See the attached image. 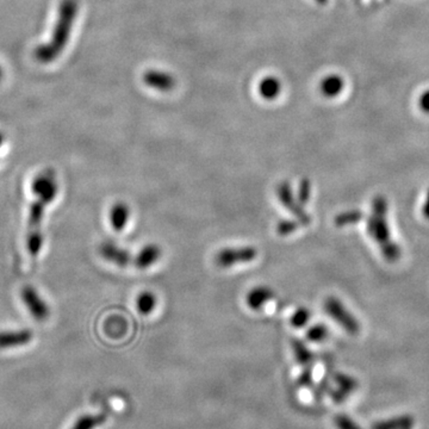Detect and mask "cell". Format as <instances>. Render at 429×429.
Wrapping results in <instances>:
<instances>
[{
	"label": "cell",
	"mask_w": 429,
	"mask_h": 429,
	"mask_svg": "<svg viewBox=\"0 0 429 429\" xmlns=\"http://www.w3.org/2000/svg\"><path fill=\"white\" fill-rule=\"evenodd\" d=\"M79 10L80 6L78 0H61L49 41L35 48L34 58L36 61L41 65H49L61 56L71 41Z\"/></svg>",
	"instance_id": "cell-1"
},
{
	"label": "cell",
	"mask_w": 429,
	"mask_h": 429,
	"mask_svg": "<svg viewBox=\"0 0 429 429\" xmlns=\"http://www.w3.org/2000/svg\"><path fill=\"white\" fill-rule=\"evenodd\" d=\"M366 229L370 238L380 247L385 260L389 262L399 260L402 252L391 235L387 221V200L384 195H375L372 200L371 214L368 216Z\"/></svg>",
	"instance_id": "cell-2"
},
{
	"label": "cell",
	"mask_w": 429,
	"mask_h": 429,
	"mask_svg": "<svg viewBox=\"0 0 429 429\" xmlns=\"http://www.w3.org/2000/svg\"><path fill=\"white\" fill-rule=\"evenodd\" d=\"M59 192H49L36 197L29 210L28 221L27 248L31 257H37L43 247L42 223L44 210L53 203Z\"/></svg>",
	"instance_id": "cell-3"
},
{
	"label": "cell",
	"mask_w": 429,
	"mask_h": 429,
	"mask_svg": "<svg viewBox=\"0 0 429 429\" xmlns=\"http://www.w3.org/2000/svg\"><path fill=\"white\" fill-rule=\"evenodd\" d=\"M323 309L327 315L349 335H358L361 332V323L358 318L346 308L340 299L330 296L323 303Z\"/></svg>",
	"instance_id": "cell-4"
},
{
	"label": "cell",
	"mask_w": 429,
	"mask_h": 429,
	"mask_svg": "<svg viewBox=\"0 0 429 429\" xmlns=\"http://www.w3.org/2000/svg\"><path fill=\"white\" fill-rule=\"evenodd\" d=\"M258 257V249L253 246H241V247H226L214 254V265L217 267L231 268L236 265L253 262Z\"/></svg>",
	"instance_id": "cell-5"
},
{
	"label": "cell",
	"mask_w": 429,
	"mask_h": 429,
	"mask_svg": "<svg viewBox=\"0 0 429 429\" xmlns=\"http://www.w3.org/2000/svg\"><path fill=\"white\" fill-rule=\"evenodd\" d=\"M277 197L279 200L280 204L283 205L290 214L295 216L302 226H309L311 222L310 216L304 210L302 204L299 203L298 200L295 198L291 185L289 181H282L277 186Z\"/></svg>",
	"instance_id": "cell-6"
},
{
	"label": "cell",
	"mask_w": 429,
	"mask_h": 429,
	"mask_svg": "<svg viewBox=\"0 0 429 429\" xmlns=\"http://www.w3.org/2000/svg\"><path fill=\"white\" fill-rule=\"evenodd\" d=\"M20 297H22V301L28 311L36 321L44 322L49 318V306L47 304L46 301L41 297L40 292L34 286L25 285L20 291Z\"/></svg>",
	"instance_id": "cell-7"
},
{
	"label": "cell",
	"mask_w": 429,
	"mask_h": 429,
	"mask_svg": "<svg viewBox=\"0 0 429 429\" xmlns=\"http://www.w3.org/2000/svg\"><path fill=\"white\" fill-rule=\"evenodd\" d=\"M99 254L104 260L119 268L127 267L134 261V257L128 249L122 248L114 242H103L99 247Z\"/></svg>",
	"instance_id": "cell-8"
},
{
	"label": "cell",
	"mask_w": 429,
	"mask_h": 429,
	"mask_svg": "<svg viewBox=\"0 0 429 429\" xmlns=\"http://www.w3.org/2000/svg\"><path fill=\"white\" fill-rule=\"evenodd\" d=\"M34 333L30 330H4L0 332V349L23 347L32 342Z\"/></svg>",
	"instance_id": "cell-9"
},
{
	"label": "cell",
	"mask_w": 429,
	"mask_h": 429,
	"mask_svg": "<svg viewBox=\"0 0 429 429\" xmlns=\"http://www.w3.org/2000/svg\"><path fill=\"white\" fill-rule=\"evenodd\" d=\"M274 292L272 289L266 285H259L252 289L246 295V304L250 310L259 311L266 307L268 302L272 301Z\"/></svg>",
	"instance_id": "cell-10"
},
{
	"label": "cell",
	"mask_w": 429,
	"mask_h": 429,
	"mask_svg": "<svg viewBox=\"0 0 429 429\" xmlns=\"http://www.w3.org/2000/svg\"><path fill=\"white\" fill-rule=\"evenodd\" d=\"M162 257V249L160 246L155 243H150L145 247H142L141 250L134 257L133 265L138 270H148Z\"/></svg>",
	"instance_id": "cell-11"
},
{
	"label": "cell",
	"mask_w": 429,
	"mask_h": 429,
	"mask_svg": "<svg viewBox=\"0 0 429 429\" xmlns=\"http://www.w3.org/2000/svg\"><path fill=\"white\" fill-rule=\"evenodd\" d=\"M31 191L35 197L46 195L49 192H59V185L55 179V173L52 169H47L35 176L32 184H31Z\"/></svg>",
	"instance_id": "cell-12"
},
{
	"label": "cell",
	"mask_w": 429,
	"mask_h": 429,
	"mask_svg": "<svg viewBox=\"0 0 429 429\" xmlns=\"http://www.w3.org/2000/svg\"><path fill=\"white\" fill-rule=\"evenodd\" d=\"M143 80L150 87L157 90V91H162V92L171 91L176 86V79L171 74L160 72V71H148L145 74Z\"/></svg>",
	"instance_id": "cell-13"
},
{
	"label": "cell",
	"mask_w": 429,
	"mask_h": 429,
	"mask_svg": "<svg viewBox=\"0 0 429 429\" xmlns=\"http://www.w3.org/2000/svg\"><path fill=\"white\" fill-rule=\"evenodd\" d=\"M109 219H110V224H111L114 231L121 233L126 229V226H128V222L131 219V207L123 202H117L110 209Z\"/></svg>",
	"instance_id": "cell-14"
},
{
	"label": "cell",
	"mask_w": 429,
	"mask_h": 429,
	"mask_svg": "<svg viewBox=\"0 0 429 429\" xmlns=\"http://www.w3.org/2000/svg\"><path fill=\"white\" fill-rule=\"evenodd\" d=\"M335 383L337 384V390L332 392V399L337 403L345 401L346 397L352 394L353 391L358 387V380L346 373H337L335 375Z\"/></svg>",
	"instance_id": "cell-15"
},
{
	"label": "cell",
	"mask_w": 429,
	"mask_h": 429,
	"mask_svg": "<svg viewBox=\"0 0 429 429\" xmlns=\"http://www.w3.org/2000/svg\"><path fill=\"white\" fill-rule=\"evenodd\" d=\"M344 87H345V81L340 75H337V74H332V75L325 78L321 81V85H320L322 95L328 97V98L339 96L342 92Z\"/></svg>",
	"instance_id": "cell-16"
},
{
	"label": "cell",
	"mask_w": 429,
	"mask_h": 429,
	"mask_svg": "<svg viewBox=\"0 0 429 429\" xmlns=\"http://www.w3.org/2000/svg\"><path fill=\"white\" fill-rule=\"evenodd\" d=\"M414 425V418L409 415L389 418L385 421L375 422L371 429H411Z\"/></svg>",
	"instance_id": "cell-17"
},
{
	"label": "cell",
	"mask_w": 429,
	"mask_h": 429,
	"mask_svg": "<svg viewBox=\"0 0 429 429\" xmlns=\"http://www.w3.org/2000/svg\"><path fill=\"white\" fill-rule=\"evenodd\" d=\"M280 91H282V84L277 78H265L259 86V92L262 98L267 100L276 99L277 97L279 96Z\"/></svg>",
	"instance_id": "cell-18"
},
{
	"label": "cell",
	"mask_w": 429,
	"mask_h": 429,
	"mask_svg": "<svg viewBox=\"0 0 429 429\" xmlns=\"http://www.w3.org/2000/svg\"><path fill=\"white\" fill-rule=\"evenodd\" d=\"M157 304V296L154 295L153 292H141L136 298V308H138V313L143 316H148V315L152 314L155 310Z\"/></svg>",
	"instance_id": "cell-19"
},
{
	"label": "cell",
	"mask_w": 429,
	"mask_h": 429,
	"mask_svg": "<svg viewBox=\"0 0 429 429\" xmlns=\"http://www.w3.org/2000/svg\"><path fill=\"white\" fill-rule=\"evenodd\" d=\"M291 347L294 349L296 361H298L299 364L308 366L313 361V359H314L313 352L301 340H297V339L292 340Z\"/></svg>",
	"instance_id": "cell-20"
},
{
	"label": "cell",
	"mask_w": 429,
	"mask_h": 429,
	"mask_svg": "<svg viewBox=\"0 0 429 429\" xmlns=\"http://www.w3.org/2000/svg\"><path fill=\"white\" fill-rule=\"evenodd\" d=\"M105 421L107 416L104 415H84L78 418L71 429H95L103 425Z\"/></svg>",
	"instance_id": "cell-21"
},
{
	"label": "cell",
	"mask_w": 429,
	"mask_h": 429,
	"mask_svg": "<svg viewBox=\"0 0 429 429\" xmlns=\"http://www.w3.org/2000/svg\"><path fill=\"white\" fill-rule=\"evenodd\" d=\"M363 217H364V214L361 211H344L342 214H337L335 219H334V223H335V226H352V224L361 222Z\"/></svg>",
	"instance_id": "cell-22"
},
{
	"label": "cell",
	"mask_w": 429,
	"mask_h": 429,
	"mask_svg": "<svg viewBox=\"0 0 429 429\" xmlns=\"http://www.w3.org/2000/svg\"><path fill=\"white\" fill-rule=\"evenodd\" d=\"M311 313L308 308L299 307L294 311L291 318H290V323L294 328H304L307 326L309 321H310Z\"/></svg>",
	"instance_id": "cell-23"
},
{
	"label": "cell",
	"mask_w": 429,
	"mask_h": 429,
	"mask_svg": "<svg viewBox=\"0 0 429 429\" xmlns=\"http://www.w3.org/2000/svg\"><path fill=\"white\" fill-rule=\"evenodd\" d=\"M328 335H330V330H328L327 326L322 325V323L314 325V326L310 327L307 332L308 340L311 342H315V344L325 342L327 337H328Z\"/></svg>",
	"instance_id": "cell-24"
},
{
	"label": "cell",
	"mask_w": 429,
	"mask_h": 429,
	"mask_svg": "<svg viewBox=\"0 0 429 429\" xmlns=\"http://www.w3.org/2000/svg\"><path fill=\"white\" fill-rule=\"evenodd\" d=\"M299 226H302L301 223L295 219H282L277 224V234L279 236H289V235L294 234L296 230L298 229Z\"/></svg>",
	"instance_id": "cell-25"
},
{
	"label": "cell",
	"mask_w": 429,
	"mask_h": 429,
	"mask_svg": "<svg viewBox=\"0 0 429 429\" xmlns=\"http://www.w3.org/2000/svg\"><path fill=\"white\" fill-rule=\"evenodd\" d=\"M311 195V183L308 178H303L298 186V193H297V200L302 205H307L310 200Z\"/></svg>",
	"instance_id": "cell-26"
},
{
	"label": "cell",
	"mask_w": 429,
	"mask_h": 429,
	"mask_svg": "<svg viewBox=\"0 0 429 429\" xmlns=\"http://www.w3.org/2000/svg\"><path fill=\"white\" fill-rule=\"evenodd\" d=\"M334 422L337 429H361V425L346 415H337V418H334Z\"/></svg>",
	"instance_id": "cell-27"
},
{
	"label": "cell",
	"mask_w": 429,
	"mask_h": 429,
	"mask_svg": "<svg viewBox=\"0 0 429 429\" xmlns=\"http://www.w3.org/2000/svg\"><path fill=\"white\" fill-rule=\"evenodd\" d=\"M299 385L302 387H309L313 384V372H311L310 366H307L302 372V375H299Z\"/></svg>",
	"instance_id": "cell-28"
},
{
	"label": "cell",
	"mask_w": 429,
	"mask_h": 429,
	"mask_svg": "<svg viewBox=\"0 0 429 429\" xmlns=\"http://www.w3.org/2000/svg\"><path fill=\"white\" fill-rule=\"evenodd\" d=\"M418 107L421 109L422 112L429 114V90H425L422 92L418 99Z\"/></svg>",
	"instance_id": "cell-29"
},
{
	"label": "cell",
	"mask_w": 429,
	"mask_h": 429,
	"mask_svg": "<svg viewBox=\"0 0 429 429\" xmlns=\"http://www.w3.org/2000/svg\"><path fill=\"white\" fill-rule=\"evenodd\" d=\"M422 212L425 214V219H429V190L428 193H427V197H425V204H423V207H422Z\"/></svg>",
	"instance_id": "cell-30"
},
{
	"label": "cell",
	"mask_w": 429,
	"mask_h": 429,
	"mask_svg": "<svg viewBox=\"0 0 429 429\" xmlns=\"http://www.w3.org/2000/svg\"><path fill=\"white\" fill-rule=\"evenodd\" d=\"M4 135H3V133H0V148H1V146H3V143H4Z\"/></svg>",
	"instance_id": "cell-31"
},
{
	"label": "cell",
	"mask_w": 429,
	"mask_h": 429,
	"mask_svg": "<svg viewBox=\"0 0 429 429\" xmlns=\"http://www.w3.org/2000/svg\"><path fill=\"white\" fill-rule=\"evenodd\" d=\"M3 77H4V71H3V67L0 65V81L3 80Z\"/></svg>",
	"instance_id": "cell-32"
},
{
	"label": "cell",
	"mask_w": 429,
	"mask_h": 429,
	"mask_svg": "<svg viewBox=\"0 0 429 429\" xmlns=\"http://www.w3.org/2000/svg\"><path fill=\"white\" fill-rule=\"evenodd\" d=\"M315 1L318 3V4L325 5L327 4V1H328V0H315Z\"/></svg>",
	"instance_id": "cell-33"
}]
</instances>
